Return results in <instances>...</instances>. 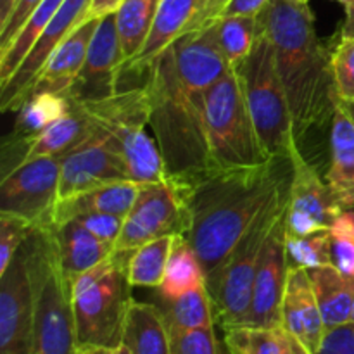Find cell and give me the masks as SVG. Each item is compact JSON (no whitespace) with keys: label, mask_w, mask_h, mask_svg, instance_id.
Masks as SVG:
<instances>
[{"label":"cell","mask_w":354,"mask_h":354,"mask_svg":"<svg viewBox=\"0 0 354 354\" xmlns=\"http://www.w3.org/2000/svg\"><path fill=\"white\" fill-rule=\"evenodd\" d=\"M273 45L297 140L332 121L339 97L332 48L318 38L310 0H270L258 14Z\"/></svg>","instance_id":"3"},{"label":"cell","mask_w":354,"mask_h":354,"mask_svg":"<svg viewBox=\"0 0 354 354\" xmlns=\"http://www.w3.org/2000/svg\"><path fill=\"white\" fill-rule=\"evenodd\" d=\"M124 54L116 28V14L99 19L82 73L68 97L75 102H90L109 97L121 88Z\"/></svg>","instance_id":"16"},{"label":"cell","mask_w":354,"mask_h":354,"mask_svg":"<svg viewBox=\"0 0 354 354\" xmlns=\"http://www.w3.org/2000/svg\"><path fill=\"white\" fill-rule=\"evenodd\" d=\"M17 0H0V26L7 21V17H9L10 10H12Z\"/></svg>","instance_id":"45"},{"label":"cell","mask_w":354,"mask_h":354,"mask_svg":"<svg viewBox=\"0 0 354 354\" xmlns=\"http://www.w3.org/2000/svg\"><path fill=\"white\" fill-rule=\"evenodd\" d=\"M99 19H88L61 44V47L48 57L47 64L38 75L31 95L38 92H52L68 95L85 64L86 52ZM30 95V97H31Z\"/></svg>","instance_id":"20"},{"label":"cell","mask_w":354,"mask_h":354,"mask_svg":"<svg viewBox=\"0 0 354 354\" xmlns=\"http://www.w3.org/2000/svg\"><path fill=\"white\" fill-rule=\"evenodd\" d=\"M286 213L272 228L263 248L254 280L251 310L244 325L263 328L283 327L282 306L289 277L286 252Z\"/></svg>","instance_id":"17"},{"label":"cell","mask_w":354,"mask_h":354,"mask_svg":"<svg viewBox=\"0 0 354 354\" xmlns=\"http://www.w3.org/2000/svg\"><path fill=\"white\" fill-rule=\"evenodd\" d=\"M90 354H116V349L95 348V349H90Z\"/></svg>","instance_id":"48"},{"label":"cell","mask_w":354,"mask_h":354,"mask_svg":"<svg viewBox=\"0 0 354 354\" xmlns=\"http://www.w3.org/2000/svg\"><path fill=\"white\" fill-rule=\"evenodd\" d=\"M116 354H131V351H130V349L127 348V346H124V344H121L120 348L116 349Z\"/></svg>","instance_id":"49"},{"label":"cell","mask_w":354,"mask_h":354,"mask_svg":"<svg viewBox=\"0 0 354 354\" xmlns=\"http://www.w3.org/2000/svg\"><path fill=\"white\" fill-rule=\"evenodd\" d=\"M287 203H289V190L283 192L261 214V218L239 242L232 254L209 277H206V287L211 296V303H213L214 320L221 328L245 324V318L251 310L254 280L263 248L272 228L286 213Z\"/></svg>","instance_id":"8"},{"label":"cell","mask_w":354,"mask_h":354,"mask_svg":"<svg viewBox=\"0 0 354 354\" xmlns=\"http://www.w3.org/2000/svg\"><path fill=\"white\" fill-rule=\"evenodd\" d=\"M339 102H341V106L344 107V111L348 113V116L351 118L354 123V100H339Z\"/></svg>","instance_id":"47"},{"label":"cell","mask_w":354,"mask_h":354,"mask_svg":"<svg viewBox=\"0 0 354 354\" xmlns=\"http://www.w3.org/2000/svg\"><path fill=\"white\" fill-rule=\"evenodd\" d=\"M75 220H78L97 239L116 245L118 237L121 234V228H123L124 218L109 213H90L82 214V216L75 218Z\"/></svg>","instance_id":"39"},{"label":"cell","mask_w":354,"mask_h":354,"mask_svg":"<svg viewBox=\"0 0 354 354\" xmlns=\"http://www.w3.org/2000/svg\"><path fill=\"white\" fill-rule=\"evenodd\" d=\"M353 211H354V207H353Z\"/></svg>","instance_id":"52"},{"label":"cell","mask_w":354,"mask_h":354,"mask_svg":"<svg viewBox=\"0 0 354 354\" xmlns=\"http://www.w3.org/2000/svg\"><path fill=\"white\" fill-rule=\"evenodd\" d=\"M282 325L311 354L318 353L327 328L308 270L289 268L282 306Z\"/></svg>","instance_id":"19"},{"label":"cell","mask_w":354,"mask_h":354,"mask_svg":"<svg viewBox=\"0 0 354 354\" xmlns=\"http://www.w3.org/2000/svg\"><path fill=\"white\" fill-rule=\"evenodd\" d=\"M268 2L270 0H230L223 16H258Z\"/></svg>","instance_id":"42"},{"label":"cell","mask_w":354,"mask_h":354,"mask_svg":"<svg viewBox=\"0 0 354 354\" xmlns=\"http://www.w3.org/2000/svg\"><path fill=\"white\" fill-rule=\"evenodd\" d=\"M192 227L190 187L175 180L142 183L140 192L123 221L116 251H135L166 235H187Z\"/></svg>","instance_id":"10"},{"label":"cell","mask_w":354,"mask_h":354,"mask_svg":"<svg viewBox=\"0 0 354 354\" xmlns=\"http://www.w3.org/2000/svg\"><path fill=\"white\" fill-rule=\"evenodd\" d=\"M76 354H90V351H86V349H78V353Z\"/></svg>","instance_id":"50"},{"label":"cell","mask_w":354,"mask_h":354,"mask_svg":"<svg viewBox=\"0 0 354 354\" xmlns=\"http://www.w3.org/2000/svg\"><path fill=\"white\" fill-rule=\"evenodd\" d=\"M62 2L64 0H41L40 6L33 10L30 19L21 28L19 33L0 52V85H3L16 73V69L24 61L28 52L31 50L35 41L41 35V31L47 28L52 17L55 16V12L62 6Z\"/></svg>","instance_id":"29"},{"label":"cell","mask_w":354,"mask_h":354,"mask_svg":"<svg viewBox=\"0 0 354 354\" xmlns=\"http://www.w3.org/2000/svg\"><path fill=\"white\" fill-rule=\"evenodd\" d=\"M230 68L214 24L182 35L152 61L144 85L151 102V130L169 180L192 187L211 173L204 92Z\"/></svg>","instance_id":"1"},{"label":"cell","mask_w":354,"mask_h":354,"mask_svg":"<svg viewBox=\"0 0 354 354\" xmlns=\"http://www.w3.org/2000/svg\"><path fill=\"white\" fill-rule=\"evenodd\" d=\"M332 73L339 100H354V30L341 28L332 48Z\"/></svg>","instance_id":"35"},{"label":"cell","mask_w":354,"mask_h":354,"mask_svg":"<svg viewBox=\"0 0 354 354\" xmlns=\"http://www.w3.org/2000/svg\"><path fill=\"white\" fill-rule=\"evenodd\" d=\"M40 2L41 0H17V2L14 3L7 21L0 26V52L14 40V37H16V35L19 33L21 28L24 26V23L30 19L33 10L40 6Z\"/></svg>","instance_id":"40"},{"label":"cell","mask_w":354,"mask_h":354,"mask_svg":"<svg viewBox=\"0 0 354 354\" xmlns=\"http://www.w3.org/2000/svg\"><path fill=\"white\" fill-rule=\"evenodd\" d=\"M23 245L33 292V354H76L71 286L62 273L54 230L33 228Z\"/></svg>","instance_id":"4"},{"label":"cell","mask_w":354,"mask_h":354,"mask_svg":"<svg viewBox=\"0 0 354 354\" xmlns=\"http://www.w3.org/2000/svg\"><path fill=\"white\" fill-rule=\"evenodd\" d=\"M342 209L354 207V123L341 102L330 121V165L325 175Z\"/></svg>","instance_id":"23"},{"label":"cell","mask_w":354,"mask_h":354,"mask_svg":"<svg viewBox=\"0 0 354 354\" xmlns=\"http://www.w3.org/2000/svg\"><path fill=\"white\" fill-rule=\"evenodd\" d=\"M317 354H354V322L325 332Z\"/></svg>","instance_id":"41"},{"label":"cell","mask_w":354,"mask_h":354,"mask_svg":"<svg viewBox=\"0 0 354 354\" xmlns=\"http://www.w3.org/2000/svg\"><path fill=\"white\" fill-rule=\"evenodd\" d=\"M123 2L124 0H92L88 19H100V17L114 14Z\"/></svg>","instance_id":"43"},{"label":"cell","mask_w":354,"mask_h":354,"mask_svg":"<svg viewBox=\"0 0 354 354\" xmlns=\"http://www.w3.org/2000/svg\"><path fill=\"white\" fill-rule=\"evenodd\" d=\"M203 283H206V273L199 256L185 235H175L159 292L166 301H171Z\"/></svg>","instance_id":"27"},{"label":"cell","mask_w":354,"mask_h":354,"mask_svg":"<svg viewBox=\"0 0 354 354\" xmlns=\"http://www.w3.org/2000/svg\"><path fill=\"white\" fill-rule=\"evenodd\" d=\"M118 263L102 280L73 296L78 349L109 348L123 344L124 324L133 304L128 280V261L133 251H118Z\"/></svg>","instance_id":"9"},{"label":"cell","mask_w":354,"mask_h":354,"mask_svg":"<svg viewBox=\"0 0 354 354\" xmlns=\"http://www.w3.org/2000/svg\"><path fill=\"white\" fill-rule=\"evenodd\" d=\"M57 244L62 273L71 286L82 273L109 258L116 249L90 234L78 220H69L52 227Z\"/></svg>","instance_id":"21"},{"label":"cell","mask_w":354,"mask_h":354,"mask_svg":"<svg viewBox=\"0 0 354 354\" xmlns=\"http://www.w3.org/2000/svg\"><path fill=\"white\" fill-rule=\"evenodd\" d=\"M290 354H311V353L308 351V349L304 348V346L301 344L297 339L292 337V348H290Z\"/></svg>","instance_id":"46"},{"label":"cell","mask_w":354,"mask_h":354,"mask_svg":"<svg viewBox=\"0 0 354 354\" xmlns=\"http://www.w3.org/2000/svg\"><path fill=\"white\" fill-rule=\"evenodd\" d=\"M318 308L327 330L351 322L354 279L346 277L334 265L308 270Z\"/></svg>","instance_id":"24"},{"label":"cell","mask_w":354,"mask_h":354,"mask_svg":"<svg viewBox=\"0 0 354 354\" xmlns=\"http://www.w3.org/2000/svg\"><path fill=\"white\" fill-rule=\"evenodd\" d=\"M121 180L131 178L120 145L106 130L93 124L90 137L61 158L59 201Z\"/></svg>","instance_id":"12"},{"label":"cell","mask_w":354,"mask_h":354,"mask_svg":"<svg viewBox=\"0 0 354 354\" xmlns=\"http://www.w3.org/2000/svg\"><path fill=\"white\" fill-rule=\"evenodd\" d=\"M175 235L156 239L135 249L128 261V280L131 287L159 289L171 254Z\"/></svg>","instance_id":"32"},{"label":"cell","mask_w":354,"mask_h":354,"mask_svg":"<svg viewBox=\"0 0 354 354\" xmlns=\"http://www.w3.org/2000/svg\"><path fill=\"white\" fill-rule=\"evenodd\" d=\"M290 161L292 178L286 213V234L290 237H308L317 232L328 230L344 209L327 180L318 175L301 149L290 156Z\"/></svg>","instance_id":"14"},{"label":"cell","mask_w":354,"mask_h":354,"mask_svg":"<svg viewBox=\"0 0 354 354\" xmlns=\"http://www.w3.org/2000/svg\"><path fill=\"white\" fill-rule=\"evenodd\" d=\"M286 252L289 268L313 270L332 265V242L328 230L308 237H290L286 234Z\"/></svg>","instance_id":"34"},{"label":"cell","mask_w":354,"mask_h":354,"mask_svg":"<svg viewBox=\"0 0 354 354\" xmlns=\"http://www.w3.org/2000/svg\"><path fill=\"white\" fill-rule=\"evenodd\" d=\"M0 354H33V292L24 245L0 275Z\"/></svg>","instance_id":"15"},{"label":"cell","mask_w":354,"mask_h":354,"mask_svg":"<svg viewBox=\"0 0 354 354\" xmlns=\"http://www.w3.org/2000/svg\"><path fill=\"white\" fill-rule=\"evenodd\" d=\"M216 38L232 68H237L258 40V16H223L214 23Z\"/></svg>","instance_id":"33"},{"label":"cell","mask_w":354,"mask_h":354,"mask_svg":"<svg viewBox=\"0 0 354 354\" xmlns=\"http://www.w3.org/2000/svg\"><path fill=\"white\" fill-rule=\"evenodd\" d=\"M292 161L277 158L241 171L209 173L190 187V245L209 277L261 214L290 187Z\"/></svg>","instance_id":"2"},{"label":"cell","mask_w":354,"mask_h":354,"mask_svg":"<svg viewBox=\"0 0 354 354\" xmlns=\"http://www.w3.org/2000/svg\"><path fill=\"white\" fill-rule=\"evenodd\" d=\"M69 111H71V100L68 95L52 92L33 93L17 111L16 123L3 144L19 145L31 140L45 128L66 116Z\"/></svg>","instance_id":"26"},{"label":"cell","mask_w":354,"mask_h":354,"mask_svg":"<svg viewBox=\"0 0 354 354\" xmlns=\"http://www.w3.org/2000/svg\"><path fill=\"white\" fill-rule=\"evenodd\" d=\"M33 225L24 218L0 213V275L9 268L14 256L33 232Z\"/></svg>","instance_id":"37"},{"label":"cell","mask_w":354,"mask_h":354,"mask_svg":"<svg viewBox=\"0 0 354 354\" xmlns=\"http://www.w3.org/2000/svg\"><path fill=\"white\" fill-rule=\"evenodd\" d=\"M237 69L263 151L272 159H290L299 149V140L294 133L292 114L277 69L275 50L259 24L254 48Z\"/></svg>","instance_id":"7"},{"label":"cell","mask_w":354,"mask_h":354,"mask_svg":"<svg viewBox=\"0 0 354 354\" xmlns=\"http://www.w3.org/2000/svg\"><path fill=\"white\" fill-rule=\"evenodd\" d=\"M334 2L341 3L346 10V21L342 26L348 30H354V0H334Z\"/></svg>","instance_id":"44"},{"label":"cell","mask_w":354,"mask_h":354,"mask_svg":"<svg viewBox=\"0 0 354 354\" xmlns=\"http://www.w3.org/2000/svg\"><path fill=\"white\" fill-rule=\"evenodd\" d=\"M93 124L106 130L120 145V152L137 183L168 180L165 159L151 128V102L145 85L120 88L116 93L90 102H76Z\"/></svg>","instance_id":"6"},{"label":"cell","mask_w":354,"mask_h":354,"mask_svg":"<svg viewBox=\"0 0 354 354\" xmlns=\"http://www.w3.org/2000/svg\"><path fill=\"white\" fill-rule=\"evenodd\" d=\"M166 303H168L166 310L162 308L161 310L165 313L169 332L196 330V328H209L216 325L213 303L206 283Z\"/></svg>","instance_id":"31"},{"label":"cell","mask_w":354,"mask_h":354,"mask_svg":"<svg viewBox=\"0 0 354 354\" xmlns=\"http://www.w3.org/2000/svg\"><path fill=\"white\" fill-rule=\"evenodd\" d=\"M203 118L211 173L241 171L273 161L256 133L237 68L228 69L204 92Z\"/></svg>","instance_id":"5"},{"label":"cell","mask_w":354,"mask_h":354,"mask_svg":"<svg viewBox=\"0 0 354 354\" xmlns=\"http://www.w3.org/2000/svg\"><path fill=\"white\" fill-rule=\"evenodd\" d=\"M351 322H354V304H353V313H351Z\"/></svg>","instance_id":"51"},{"label":"cell","mask_w":354,"mask_h":354,"mask_svg":"<svg viewBox=\"0 0 354 354\" xmlns=\"http://www.w3.org/2000/svg\"><path fill=\"white\" fill-rule=\"evenodd\" d=\"M61 158L35 159L3 176L0 182V213L24 218L35 228L52 227L59 201Z\"/></svg>","instance_id":"11"},{"label":"cell","mask_w":354,"mask_h":354,"mask_svg":"<svg viewBox=\"0 0 354 354\" xmlns=\"http://www.w3.org/2000/svg\"><path fill=\"white\" fill-rule=\"evenodd\" d=\"M332 242V265L354 279V211H342L328 228Z\"/></svg>","instance_id":"36"},{"label":"cell","mask_w":354,"mask_h":354,"mask_svg":"<svg viewBox=\"0 0 354 354\" xmlns=\"http://www.w3.org/2000/svg\"><path fill=\"white\" fill-rule=\"evenodd\" d=\"M123 344L131 354H171L169 330L161 308L133 301L124 324Z\"/></svg>","instance_id":"25"},{"label":"cell","mask_w":354,"mask_h":354,"mask_svg":"<svg viewBox=\"0 0 354 354\" xmlns=\"http://www.w3.org/2000/svg\"><path fill=\"white\" fill-rule=\"evenodd\" d=\"M171 354H220L214 327L169 332Z\"/></svg>","instance_id":"38"},{"label":"cell","mask_w":354,"mask_h":354,"mask_svg":"<svg viewBox=\"0 0 354 354\" xmlns=\"http://www.w3.org/2000/svg\"><path fill=\"white\" fill-rule=\"evenodd\" d=\"M71 100V99H69ZM93 123L85 111L71 100V111L61 120L45 128L41 133L19 145L3 144L2 178L17 166L40 158H61L90 137Z\"/></svg>","instance_id":"18"},{"label":"cell","mask_w":354,"mask_h":354,"mask_svg":"<svg viewBox=\"0 0 354 354\" xmlns=\"http://www.w3.org/2000/svg\"><path fill=\"white\" fill-rule=\"evenodd\" d=\"M92 0H64L50 23L28 52L24 61L3 85H0V111L17 113L30 99L38 75L47 64L48 57L71 37L85 21H88Z\"/></svg>","instance_id":"13"},{"label":"cell","mask_w":354,"mask_h":354,"mask_svg":"<svg viewBox=\"0 0 354 354\" xmlns=\"http://www.w3.org/2000/svg\"><path fill=\"white\" fill-rule=\"evenodd\" d=\"M225 346L230 354H290L292 335L283 327L263 328L235 325L223 328Z\"/></svg>","instance_id":"30"},{"label":"cell","mask_w":354,"mask_h":354,"mask_svg":"<svg viewBox=\"0 0 354 354\" xmlns=\"http://www.w3.org/2000/svg\"><path fill=\"white\" fill-rule=\"evenodd\" d=\"M159 6L161 0H124L114 12L124 62L133 59L145 47L158 17Z\"/></svg>","instance_id":"28"},{"label":"cell","mask_w":354,"mask_h":354,"mask_svg":"<svg viewBox=\"0 0 354 354\" xmlns=\"http://www.w3.org/2000/svg\"><path fill=\"white\" fill-rule=\"evenodd\" d=\"M140 187L142 183L121 180V182L106 183V185L86 190V192L69 197V199L59 201L55 204L52 227L90 213H109L127 218L137 201Z\"/></svg>","instance_id":"22"}]
</instances>
